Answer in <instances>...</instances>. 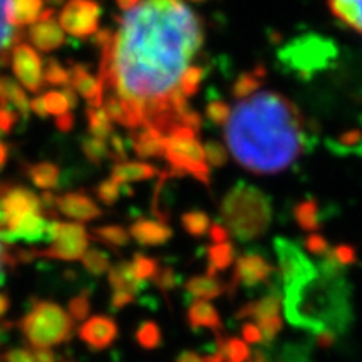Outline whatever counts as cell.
<instances>
[{"label": "cell", "instance_id": "6da1fadb", "mask_svg": "<svg viewBox=\"0 0 362 362\" xmlns=\"http://www.w3.org/2000/svg\"><path fill=\"white\" fill-rule=\"evenodd\" d=\"M202 21L187 4L139 0L103 49L98 79L115 96L141 106V129H155L165 139L181 128L198 131L200 117L189 110L188 98L202 81Z\"/></svg>", "mask_w": 362, "mask_h": 362}, {"label": "cell", "instance_id": "7a4b0ae2", "mask_svg": "<svg viewBox=\"0 0 362 362\" xmlns=\"http://www.w3.org/2000/svg\"><path fill=\"white\" fill-rule=\"evenodd\" d=\"M248 79L223 107L226 149L242 168L257 175L285 171L305 148V119L291 99Z\"/></svg>", "mask_w": 362, "mask_h": 362}, {"label": "cell", "instance_id": "3957f363", "mask_svg": "<svg viewBox=\"0 0 362 362\" xmlns=\"http://www.w3.org/2000/svg\"><path fill=\"white\" fill-rule=\"evenodd\" d=\"M339 265L332 253L327 252L319 274L312 272L307 277L284 285L285 314L293 325L309 329L317 336L346 329L349 320V293Z\"/></svg>", "mask_w": 362, "mask_h": 362}, {"label": "cell", "instance_id": "277c9868", "mask_svg": "<svg viewBox=\"0 0 362 362\" xmlns=\"http://www.w3.org/2000/svg\"><path fill=\"white\" fill-rule=\"evenodd\" d=\"M223 218L240 240H252L265 232L270 221L269 202L250 188L235 189L223 203Z\"/></svg>", "mask_w": 362, "mask_h": 362}, {"label": "cell", "instance_id": "5b68a950", "mask_svg": "<svg viewBox=\"0 0 362 362\" xmlns=\"http://www.w3.org/2000/svg\"><path fill=\"white\" fill-rule=\"evenodd\" d=\"M19 327L35 349H49L71 337L72 317L54 302H35L21 320Z\"/></svg>", "mask_w": 362, "mask_h": 362}, {"label": "cell", "instance_id": "8992f818", "mask_svg": "<svg viewBox=\"0 0 362 362\" xmlns=\"http://www.w3.org/2000/svg\"><path fill=\"white\" fill-rule=\"evenodd\" d=\"M51 243L52 245L47 250L37 252V255L72 262L83 259L89 247V237L83 225L54 221Z\"/></svg>", "mask_w": 362, "mask_h": 362}, {"label": "cell", "instance_id": "52a82bcc", "mask_svg": "<svg viewBox=\"0 0 362 362\" xmlns=\"http://www.w3.org/2000/svg\"><path fill=\"white\" fill-rule=\"evenodd\" d=\"M101 7L90 0H67L62 8L61 27L67 30L76 39H84L93 35L98 30L99 19H101Z\"/></svg>", "mask_w": 362, "mask_h": 362}, {"label": "cell", "instance_id": "ba28073f", "mask_svg": "<svg viewBox=\"0 0 362 362\" xmlns=\"http://www.w3.org/2000/svg\"><path fill=\"white\" fill-rule=\"evenodd\" d=\"M52 223L40 214H29L21 218L11 220L0 230V240L7 243L13 242H52Z\"/></svg>", "mask_w": 362, "mask_h": 362}, {"label": "cell", "instance_id": "9c48e42d", "mask_svg": "<svg viewBox=\"0 0 362 362\" xmlns=\"http://www.w3.org/2000/svg\"><path fill=\"white\" fill-rule=\"evenodd\" d=\"M12 69L21 84L30 93H39L44 84L42 59L29 44H17L12 51Z\"/></svg>", "mask_w": 362, "mask_h": 362}, {"label": "cell", "instance_id": "30bf717a", "mask_svg": "<svg viewBox=\"0 0 362 362\" xmlns=\"http://www.w3.org/2000/svg\"><path fill=\"white\" fill-rule=\"evenodd\" d=\"M54 206L62 215H66L67 218H72L76 221H90L103 215L101 208L96 205V202L81 192H71L61 194V197H56Z\"/></svg>", "mask_w": 362, "mask_h": 362}, {"label": "cell", "instance_id": "8fae6325", "mask_svg": "<svg viewBox=\"0 0 362 362\" xmlns=\"http://www.w3.org/2000/svg\"><path fill=\"white\" fill-rule=\"evenodd\" d=\"M79 337L88 344L90 349L103 351L110 347L117 337V325L106 315L90 317L79 329Z\"/></svg>", "mask_w": 362, "mask_h": 362}, {"label": "cell", "instance_id": "7c38bea8", "mask_svg": "<svg viewBox=\"0 0 362 362\" xmlns=\"http://www.w3.org/2000/svg\"><path fill=\"white\" fill-rule=\"evenodd\" d=\"M272 274V267L264 257L248 253V255L240 257L235 265L233 284L243 285V287H255V285L264 284L269 280Z\"/></svg>", "mask_w": 362, "mask_h": 362}, {"label": "cell", "instance_id": "4fadbf2b", "mask_svg": "<svg viewBox=\"0 0 362 362\" xmlns=\"http://www.w3.org/2000/svg\"><path fill=\"white\" fill-rule=\"evenodd\" d=\"M71 86L81 93L89 107H101L104 103V84L103 81L94 78L89 69L83 64H72L71 67Z\"/></svg>", "mask_w": 362, "mask_h": 362}, {"label": "cell", "instance_id": "5bb4252c", "mask_svg": "<svg viewBox=\"0 0 362 362\" xmlns=\"http://www.w3.org/2000/svg\"><path fill=\"white\" fill-rule=\"evenodd\" d=\"M29 40L34 47H37L40 52H52L61 47L66 42V35L62 33V27L54 19L39 21L29 29Z\"/></svg>", "mask_w": 362, "mask_h": 362}, {"label": "cell", "instance_id": "9a60e30c", "mask_svg": "<svg viewBox=\"0 0 362 362\" xmlns=\"http://www.w3.org/2000/svg\"><path fill=\"white\" fill-rule=\"evenodd\" d=\"M129 235L139 245L144 247H156L163 245L171 238V228L163 221L156 220H138L131 225Z\"/></svg>", "mask_w": 362, "mask_h": 362}, {"label": "cell", "instance_id": "2e32d148", "mask_svg": "<svg viewBox=\"0 0 362 362\" xmlns=\"http://www.w3.org/2000/svg\"><path fill=\"white\" fill-rule=\"evenodd\" d=\"M107 280H110L112 291L129 292L133 296L141 291L144 285V282L136 277L133 262H119V264L110 267Z\"/></svg>", "mask_w": 362, "mask_h": 362}, {"label": "cell", "instance_id": "e0dca14e", "mask_svg": "<svg viewBox=\"0 0 362 362\" xmlns=\"http://www.w3.org/2000/svg\"><path fill=\"white\" fill-rule=\"evenodd\" d=\"M280 309H282V298L279 296H267L250 305L243 307L242 312H240V317L242 319H250L252 324L255 325H262L267 320L279 317Z\"/></svg>", "mask_w": 362, "mask_h": 362}, {"label": "cell", "instance_id": "ac0fdd59", "mask_svg": "<svg viewBox=\"0 0 362 362\" xmlns=\"http://www.w3.org/2000/svg\"><path fill=\"white\" fill-rule=\"evenodd\" d=\"M13 27L12 0H0V66L7 64V49L21 39Z\"/></svg>", "mask_w": 362, "mask_h": 362}, {"label": "cell", "instance_id": "d6986e66", "mask_svg": "<svg viewBox=\"0 0 362 362\" xmlns=\"http://www.w3.org/2000/svg\"><path fill=\"white\" fill-rule=\"evenodd\" d=\"M330 12L342 24L362 34V0H327Z\"/></svg>", "mask_w": 362, "mask_h": 362}, {"label": "cell", "instance_id": "ffe728a7", "mask_svg": "<svg viewBox=\"0 0 362 362\" xmlns=\"http://www.w3.org/2000/svg\"><path fill=\"white\" fill-rule=\"evenodd\" d=\"M188 322L192 327L198 329H211V330H220L221 329V320L218 312L215 310V307L210 302L194 300L188 309Z\"/></svg>", "mask_w": 362, "mask_h": 362}, {"label": "cell", "instance_id": "44dd1931", "mask_svg": "<svg viewBox=\"0 0 362 362\" xmlns=\"http://www.w3.org/2000/svg\"><path fill=\"white\" fill-rule=\"evenodd\" d=\"M155 175H158V170L146 163H117L111 171V178L121 185L153 178Z\"/></svg>", "mask_w": 362, "mask_h": 362}, {"label": "cell", "instance_id": "7402d4cb", "mask_svg": "<svg viewBox=\"0 0 362 362\" xmlns=\"http://www.w3.org/2000/svg\"><path fill=\"white\" fill-rule=\"evenodd\" d=\"M187 291L189 296L202 298V300H210V298L220 297L228 287L216 279L215 275H203V277H193L187 282Z\"/></svg>", "mask_w": 362, "mask_h": 362}, {"label": "cell", "instance_id": "603a6c76", "mask_svg": "<svg viewBox=\"0 0 362 362\" xmlns=\"http://www.w3.org/2000/svg\"><path fill=\"white\" fill-rule=\"evenodd\" d=\"M27 175L35 187L40 189H52L61 183V170L54 163H35V165L27 166Z\"/></svg>", "mask_w": 362, "mask_h": 362}, {"label": "cell", "instance_id": "cb8c5ba5", "mask_svg": "<svg viewBox=\"0 0 362 362\" xmlns=\"http://www.w3.org/2000/svg\"><path fill=\"white\" fill-rule=\"evenodd\" d=\"M44 0H12L13 25L24 27L34 24L42 12Z\"/></svg>", "mask_w": 362, "mask_h": 362}, {"label": "cell", "instance_id": "d4e9b609", "mask_svg": "<svg viewBox=\"0 0 362 362\" xmlns=\"http://www.w3.org/2000/svg\"><path fill=\"white\" fill-rule=\"evenodd\" d=\"M233 262V247L228 242L214 243L208 248V275L228 269Z\"/></svg>", "mask_w": 362, "mask_h": 362}, {"label": "cell", "instance_id": "484cf974", "mask_svg": "<svg viewBox=\"0 0 362 362\" xmlns=\"http://www.w3.org/2000/svg\"><path fill=\"white\" fill-rule=\"evenodd\" d=\"M86 116H88L89 134L94 136V138L104 139V141H106V139L115 133V131H112L110 116L106 115V111H104L103 107H88Z\"/></svg>", "mask_w": 362, "mask_h": 362}, {"label": "cell", "instance_id": "4316f807", "mask_svg": "<svg viewBox=\"0 0 362 362\" xmlns=\"http://www.w3.org/2000/svg\"><path fill=\"white\" fill-rule=\"evenodd\" d=\"M93 235L99 240V242L106 243V245L115 247V248L126 247L129 243V233L119 225L98 226V228H94Z\"/></svg>", "mask_w": 362, "mask_h": 362}, {"label": "cell", "instance_id": "83f0119b", "mask_svg": "<svg viewBox=\"0 0 362 362\" xmlns=\"http://www.w3.org/2000/svg\"><path fill=\"white\" fill-rule=\"evenodd\" d=\"M6 88H7V101L12 107H16L17 115L22 117V121H29L30 115V103L27 99V94L21 89L19 84L13 83L12 79L6 78Z\"/></svg>", "mask_w": 362, "mask_h": 362}, {"label": "cell", "instance_id": "f1b7e54d", "mask_svg": "<svg viewBox=\"0 0 362 362\" xmlns=\"http://www.w3.org/2000/svg\"><path fill=\"white\" fill-rule=\"evenodd\" d=\"M81 149H83L84 156L88 158L94 165H101V163L110 156V148L104 139L94 138V136H83L81 138Z\"/></svg>", "mask_w": 362, "mask_h": 362}, {"label": "cell", "instance_id": "f546056e", "mask_svg": "<svg viewBox=\"0 0 362 362\" xmlns=\"http://www.w3.org/2000/svg\"><path fill=\"white\" fill-rule=\"evenodd\" d=\"M220 352L225 362H248L250 359V349L240 339L230 337L220 341Z\"/></svg>", "mask_w": 362, "mask_h": 362}, {"label": "cell", "instance_id": "4dcf8cb0", "mask_svg": "<svg viewBox=\"0 0 362 362\" xmlns=\"http://www.w3.org/2000/svg\"><path fill=\"white\" fill-rule=\"evenodd\" d=\"M83 265L84 269L93 275H103L110 270V255L106 252L99 250V248H90L86 250L83 255Z\"/></svg>", "mask_w": 362, "mask_h": 362}, {"label": "cell", "instance_id": "1f68e13d", "mask_svg": "<svg viewBox=\"0 0 362 362\" xmlns=\"http://www.w3.org/2000/svg\"><path fill=\"white\" fill-rule=\"evenodd\" d=\"M136 341L144 349H155L161 344L160 327L155 322H143L136 330Z\"/></svg>", "mask_w": 362, "mask_h": 362}, {"label": "cell", "instance_id": "d6a6232c", "mask_svg": "<svg viewBox=\"0 0 362 362\" xmlns=\"http://www.w3.org/2000/svg\"><path fill=\"white\" fill-rule=\"evenodd\" d=\"M44 81L51 86L66 88L71 84V72L66 71L56 59H47V67L44 71Z\"/></svg>", "mask_w": 362, "mask_h": 362}, {"label": "cell", "instance_id": "836d02e7", "mask_svg": "<svg viewBox=\"0 0 362 362\" xmlns=\"http://www.w3.org/2000/svg\"><path fill=\"white\" fill-rule=\"evenodd\" d=\"M131 262H133L136 277L141 280V282H144V280L148 279H153L158 274V270H160V264H158V260L151 259V257L143 255V253H136L134 259Z\"/></svg>", "mask_w": 362, "mask_h": 362}, {"label": "cell", "instance_id": "e575fe53", "mask_svg": "<svg viewBox=\"0 0 362 362\" xmlns=\"http://www.w3.org/2000/svg\"><path fill=\"white\" fill-rule=\"evenodd\" d=\"M126 187L124 185L117 183L115 180H104L98 185L96 188V197L99 198V202H103L104 205H115L117 202V198L123 194V189Z\"/></svg>", "mask_w": 362, "mask_h": 362}, {"label": "cell", "instance_id": "d590c367", "mask_svg": "<svg viewBox=\"0 0 362 362\" xmlns=\"http://www.w3.org/2000/svg\"><path fill=\"white\" fill-rule=\"evenodd\" d=\"M183 226L185 230L193 237H202L208 232V226H210V220L205 214L200 211H189V214L183 215Z\"/></svg>", "mask_w": 362, "mask_h": 362}, {"label": "cell", "instance_id": "8d00e7d4", "mask_svg": "<svg viewBox=\"0 0 362 362\" xmlns=\"http://www.w3.org/2000/svg\"><path fill=\"white\" fill-rule=\"evenodd\" d=\"M42 99H44L45 110H47L49 115L61 116L69 110V103H67V99L64 94H62V90H47V93L42 96Z\"/></svg>", "mask_w": 362, "mask_h": 362}, {"label": "cell", "instance_id": "74e56055", "mask_svg": "<svg viewBox=\"0 0 362 362\" xmlns=\"http://www.w3.org/2000/svg\"><path fill=\"white\" fill-rule=\"evenodd\" d=\"M89 310H90V302L86 293H81V296L74 297L69 302V315L74 320H79V322L81 320H84L86 317L89 315Z\"/></svg>", "mask_w": 362, "mask_h": 362}, {"label": "cell", "instance_id": "f35d334b", "mask_svg": "<svg viewBox=\"0 0 362 362\" xmlns=\"http://www.w3.org/2000/svg\"><path fill=\"white\" fill-rule=\"evenodd\" d=\"M110 148L112 149V158H115V160H117V161H121V160H126V156H128V144H126V139H123L121 138V134H117V133H112L111 136H110Z\"/></svg>", "mask_w": 362, "mask_h": 362}, {"label": "cell", "instance_id": "ab89813d", "mask_svg": "<svg viewBox=\"0 0 362 362\" xmlns=\"http://www.w3.org/2000/svg\"><path fill=\"white\" fill-rule=\"evenodd\" d=\"M17 121V112L12 110L11 104H6V106H0V131L2 133H11L13 124Z\"/></svg>", "mask_w": 362, "mask_h": 362}, {"label": "cell", "instance_id": "60d3db41", "mask_svg": "<svg viewBox=\"0 0 362 362\" xmlns=\"http://www.w3.org/2000/svg\"><path fill=\"white\" fill-rule=\"evenodd\" d=\"M155 280L158 282V287L161 288V291H171V288H175L176 285V274L175 270L171 269H160L158 270V274L155 275Z\"/></svg>", "mask_w": 362, "mask_h": 362}, {"label": "cell", "instance_id": "b9f144b4", "mask_svg": "<svg viewBox=\"0 0 362 362\" xmlns=\"http://www.w3.org/2000/svg\"><path fill=\"white\" fill-rule=\"evenodd\" d=\"M297 220L304 228H314L315 226V210L312 205H304L298 208L297 211Z\"/></svg>", "mask_w": 362, "mask_h": 362}, {"label": "cell", "instance_id": "7bdbcfd3", "mask_svg": "<svg viewBox=\"0 0 362 362\" xmlns=\"http://www.w3.org/2000/svg\"><path fill=\"white\" fill-rule=\"evenodd\" d=\"M332 253V257L334 259H336V262L339 265H342V267H349L352 262L356 260V252L352 250L351 247H337L336 250L334 252H330Z\"/></svg>", "mask_w": 362, "mask_h": 362}, {"label": "cell", "instance_id": "ee69618b", "mask_svg": "<svg viewBox=\"0 0 362 362\" xmlns=\"http://www.w3.org/2000/svg\"><path fill=\"white\" fill-rule=\"evenodd\" d=\"M307 250L314 253V255L325 257L329 252V245L322 237H319V235H312V237L307 240Z\"/></svg>", "mask_w": 362, "mask_h": 362}, {"label": "cell", "instance_id": "f6af8a7d", "mask_svg": "<svg viewBox=\"0 0 362 362\" xmlns=\"http://www.w3.org/2000/svg\"><path fill=\"white\" fill-rule=\"evenodd\" d=\"M6 362H34V352L29 349H12L4 356Z\"/></svg>", "mask_w": 362, "mask_h": 362}, {"label": "cell", "instance_id": "bcb514c9", "mask_svg": "<svg viewBox=\"0 0 362 362\" xmlns=\"http://www.w3.org/2000/svg\"><path fill=\"white\" fill-rule=\"evenodd\" d=\"M134 300V296L129 292H121V291H115L111 297V309L112 310H119L123 309L124 305L131 304Z\"/></svg>", "mask_w": 362, "mask_h": 362}, {"label": "cell", "instance_id": "7dc6e473", "mask_svg": "<svg viewBox=\"0 0 362 362\" xmlns=\"http://www.w3.org/2000/svg\"><path fill=\"white\" fill-rule=\"evenodd\" d=\"M93 44L96 45V47H99L103 51L104 47H107L110 45V42L112 40V33L107 27H104V29H98L96 33L93 34Z\"/></svg>", "mask_w": 362, "mask_h": 362}, {"label": "cell", "instance_id": "c3c4849f", "mask_svg": "<svg viewBox=\"0 0 362 362\" xmlns=\"http://www.w3.org/2000/svg\"><path fill=\"white\" fill-rule=\"evenodd\" d=\"M176 362H225V361L220 354L202 357V356L194 354V352H185V354H181L178 359H176Z\"/></svg>", "mask_w": 362, "mask_h": 362}, {"label": "cell", "instance_id": "681fc988", "mask_svg": "<svg viewBox=\"0 0 362 362\" xmlns=\"http://www.w3.org/2000/svg\"><path fill=\"white\" fill-rule=\"evenodd\" d=\"M242 334H243V341L245 342H260V341H264V339H262V332H260V329L257 327L255 324H245V327H243V330H242Z\"/></svg>", "mask_w": 362, "mask_h": 362}, {"label": "cell", "instance_id": "f907efd6", "mask_svg": "<svg viewBox=\"0 0 362 362\" xmlns=\"http://www.w3.org/2000/svg\"><path fill=\"white\" fill-rule=\"evenodd\" d=\"M56 128L61 131V133H69L74 128V116L71 112H64L57 117L56 121Z\"/></svg>", "mask_w": 362, "mask_h": 362}, {"label": "cell", "instance_id": "816d5d0a", "mask_svg": "<svg viewBox=\"0 0 362 362\" xmlns=\"http://www.w3.org/2000/svg\"><path fill=\"white\" fill-rule=\"evenodd\" d=\"M30 111H34L35 115H37L39 117H47V110H45L44 106V99L42 98H34L33 101H30Z\"/></svg>", "mask_w": 362, "mask_h": 362}, {"label": "cell", "instance_id": "f5cc1de1", "mask_svg": "<svg viewBox=\"0 0 362 362\" xmlns=\"http://www.w3.org/2000/svg\"><path fill=\"white\" fill-rule=\"evenodd\" d=\"M34 362H56V354L49 349H37L34 352Z\"/></svg>", "mask_w": 362, "mask_h": 362}, {"label": "cell", "instance_id": "db71d44e", "mask_svg": "<svg viewBox=\"0 0 362 362\" xmlns=\"http://www.w3.org/2000/svg\"><path fill=\"white\" fill-rule=\"evenodd\" d=\"M62 94H64L67 103H69V110H74V107H78V94L74 93V89H72L71 86H66V88H62Z\"/></svg>", "mask_w": 362, "mask_h": 362}, {"label": "cell", "instance_id": "11a10c76", "mask_svg": "<svg viewBox=\"0 0 362 362\" xmlns=\"http://www.w3.org/2000/svg\"><path fill=\"white\" fill-rule=\"evenodd\" d=\"M210 233H211V238L215 240V243L228 242V233H226L223 228H220V226H214V228L210 230Z\"/></svg>", "mask_w": 362, "mask_h": 362}, {"label": "cell", "instance_id": "9f6ffc18", "mask_svg": "<svg viewBox=\"0 0 362 362\" xmlns=\"http://www.w3.org/2000/svg\"><path fill=\"white\" fill-rule=\"evenodd\" d=\"M8 160V146L6 143L0 141V170L6 166V163Z\"/></svg>", "mask_w": 362, "mask_h": 362}, {"label": "cell", "instance_id": "6f0895ef", "mask_svg": "<svg viewBox=\"0 0 362 362\" xmlns=\"http://www.w3.org/2000/svg\"><path fill=\"white\" fill-rule=\"evenodd\" d=\"M7 101V88H6V78H0V106H6Z\"/></svg>", "mask_w": 362, "mask_h": 362}, {"label": "cell", "instance_id": "680465c9", "mask_svg": "<svg viewBox=\"0 0 362 362\" xmlns=\"http://www.w3.org/2000/svg\"><path fill=\"white\" fill-rule=\"evenodd\" d=\"M8 307H11V300H8V297L4 296V293H0V317L6 315Z\"/></svg>", "mask_w": 362, "mask_h": 362}, {"label": "cell", "instance_id": "91938a15", "mask_svg": "<svg viewBox=\"0 0 362 362\" xmlns=\"http://www.w3.org/2000/svg\"><path fill=\"white\" fill-rule=\"evenodd\" d=\"M139 0H116V4L119 6V8H123V11H129V8H133L136 4H138Z\"/></svg>", "mask_w": 362, "mask_h": 362}, {"label": "cell", "instance_id": "94428289", "mask_svg": "<svg viewBox=\"0 0 362 362\" xmlns=\"http://www.w3.org/2000/svg\"><path fill=\"white\" fill-rule=\"evenodd\" d=\"M45 2H49V4H51V6L56 7V6H62V4H64L66 0H45Z\"/></svg>", "mask_w": 362, "mask_h": 362}, {"label": "cell", "instance_id": "6125c7cd", "mask_svg": "<svg viewBox=\"0 0 362 362\" xmlns=\"http://www.w3.org/2000/svg\"><path fill=\"white\" fill-rule=\"evenodd\" d=\"M0 269H2V248H0Z\"/></svg>", "mask_w": 362, "mask_h": 362}, {"label": "cell", "instance_id": "be15d7a7", "mask_svg": "<svg viewBox=\"0 0 362 362\" xmlns=\"http://www.w3.org/2000/svg\"><path fill=\"white\" fill-rule=\"evenodd\" d=\"M2 136H4V133H2V131H0V138H2Z\"/></svg>", "mask_w": 362, "mask_h": 362}, {"label": "cell", "instance_id": "e7e4bbea", "mask_svg": "<svg viewBox=\"0 0 362 362\" xmlns=\"http://www.w3.org/2000/svg\"><path fill=\"white\" fill-rule=\"evenodd\" d=\"M66 362H71V361H66Z\"/></svg>", "mask_w": 362, "mask_h": 362}]
</instances>
